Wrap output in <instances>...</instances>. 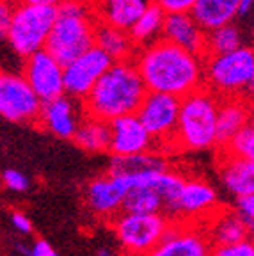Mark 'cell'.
I'll use <instances>...</instances> for the list:
<instances>
[{"label":"cell","instance_id":"obj_37","mask_svg":"<svg viewBox=\"0 0 254 256\" xmlns=\"http://www.w3.org/2000/svg\"><path fill=\"white\" fill-rule=\"evenodd\" d=\"M14 4H41V6H59L64 0H12Z\"/></svg>","mask_w":254,"mask_h":256},{"label":"cell","instance_id":"obj_36","mask_svg":"<svg viewBox=\"0 0 254 256\" xmlns=\"http://www.w3.org/2000/svg\"><path fill=\"white\" fill-rule=\"evenodd\" d=\"M11 224L12 228L22 235H30L32 233V222L24 212H12L11 214Z\"/></svg>","mask_w":254,"mask_h":256},{"label":"cell","instance_id":"obj_12","mask_svg":"<svg viewBox=\"0 0 254 256\" xmlns=\"http://www.w3.org/2000/svg\"><path fill=\"white\" fill-rule=\"evenodd\" d=\"M22 73L38 92L41 102H50L64 94V64L59 62L46 48L24 59Z\"/></svg>","mask_w":254,"mask_h":256},{"label":"cell","instance_id":"obj_40","mask_svg":"<svg viewBox=\"0 0 254 256\" xmlns=\"http://www.w3.org/2000/svg\"><path fill=\"white\" fill-rule=\"evenodd\" d=\"M247 96H249V98H254V76H252V80H250L249 89H247Z\"/></svg>","mask_w":254,"mask_h":256},{"label":"cell","instance_id":"obj_33","mask_svg":"<svg viewBox=\"0 0 254 256\" xmlns=\"http://www.w3.org/2000/svg\"><path fill=\"white\" fill-rule=\"evenodd\" d=\"M16 248H18V251L24 256H59V252L43 238H38L36 242L32 244V248H25V246H22V244H18Z\"/></svg>","mask_w":254,"mask_h":256},{"label":"cell","instance_id":"obj_19","mask_svg":"<svg viewBox=\"0 0 254 256\" xmlns=\"http://www.w3.org/2000/svg\"><path fill=\"white\" fill-rule=\"evenodd\" d=\"M218 174L224 187L236 198L254 194V158L234 156L220 152Z\"/></svg>","mask_w":254,"mask_h":256},{"label":"cell","instance_id":"obj_17","mask_svg":"<svg viewBox=\"0 0 254 256\" xmlns=\"http://www.w3.org/2000/svg\"><path fill=\"white\" fill-rule=\"evenodd\" d=\"M215 212H218V198L210 184L199 178H187L180 200V220L206 222Z\"/></svg>","mask_w":254,"mask_h":256},{"label":"cell","instance_id":"obj_26","mask_svg":"<svg viewBox=\"0 0 254 256\" xmlns=\"http://www.w3.org/2000/svg\"><path fill=\"white\" fill-rule=\"evenodd\" d=\"M162 169H169V162L158 150H150L137 155L112 156L108 164L110 174H139V172L162 171Z\"/></svg>","mask_w":254,"mask_h":256},{"label":"cell","instance_id":"obj_10","mask_svg":"<svg viewBox=\"0 0 254 256\" xmlns=\"http://www.w3.org/2000/svg\"><path fill=\"white\" fill-rule=\"evenodd\" d=\"M114 64L108 54H105L100 46H91L89 50L68 62L64 66V89L66 94L76 100H86L102 76Z\"/></svg>","mask_w":254,"mask_h":256},{"label":"cell","instance_id":"obj_30","mask_svg":"<svg viewBox=\"0 0 254 256\" xmlns=\"http://www.w3.org/2000/svg\"><path fill=\"white\" fill-rule=\"evenodd\" d=\"M214 256H254V236H247L233 244L214 246Z\"/></svg>","mask_w":254,"mask_h":256},{"label":"cell","instance_id":"obj_16","mask_svg":"<svg viewBox=\"0 0 254 256\" xmlns=\"http://www.w3.org/2000/svg\"><path fill=\"white\" fill-rule=\"evenodd\" d=\"M124 188L114 174L98 176L86 188V204L96 217L114 219L123 212Z\"/></svg>","mask_w":254,"mask_h":256},{"label":"cell","instance_id":"obj_9","mask_svg":"<svg viewBox=\"0 0 254 256\" xmlns=\"http://www.w3.org/2000/svg\"><path fill=\"white\" fill-rule=\"evenodd\" d=\"M43 102L32 89L24 73L2 72L0 75V114L18 124L40 123Z\"/></svg>","mask_w":254,"mask_h":256},{"label":"cell","instance_id":"obj_18","mask_svg":"<svg viewBox=\"0 0 254 256\" xmlns=\"http://www.w3.org/2000/svg\"><path fill=\"white\" fill-rule=\"evenodd\" d=\"M250 121H252V107L249 96L240 94L220 98L217 116V148H224Z\"/></svg>","mask_w":254,"mask_h":256},{"label":"cell","instance_id":"obj_42","mask_svg":"<svg viewBox=\"0 0 254 256\" xmlns=\"http://www.w3.org/2000/svg\"><path fill=\"white\" fill-rule=\"evenodd\" d=\"M250 30H252V40H254V20H252V27H250Z\"/></svg>","mask_w":254,"mask_h":256},{"label":"cell","instance_id":"obj_13","mask_svg":"<svg viewBox=\"0 0 254 256\" xmlns=\"http://www.w3.org/2000/svg\"><path fill=\"white\" fill-rule=\"evenodd\" d=\"M84 118H86L84 102L64 92L54 100L44 102L38 126L59 139H73Z\"/></svg>","mask_w":254,"mask_h":256},{"label":"cell","instance_id":"obj_23","mask_svg":"<svg viewBox=\"0 0 254 256\" xmlns=\"http://www.w3.org/2000/svg\"><path fill=\"white\" fill-rule=\"evenodd\" d=\"M96 46L102 48L114 60L135 59L139 50V46L132 40L130 32L104 22H98L96 27Z\"/></svg>","mask_w":254,"mask_h":256},{"label":"cell","instance_id":"obj_3","mask_svg":"<svg viewBox=\"0 0 254 256\" xmlns=\"http://www.w3.org/2000/svg\"><path fill=\"white\" fill-rule=\"evenodd\" d=\"M98 22L92 0H64L44 48L66 66L96 44Z\"/></svg>","mask_w":254,"mask_h":256},{"label":"cell","instance_id":"obj_4","mask_svg":"<svg viewBox=\"0 0 254 256\" xmlns=\"http://www.w3.org/2000/svg\"><path fill=\"white\" fill-rule=\"evenodd\" d=\"M220 96L206 86L182 98L176 148L202 152L217 146V116Z\"/></svg>","mask_w":254,"mask_h":256},{"label":"cell","instance_id":"obj_6","mask_svg":"<svg viewBox=\"0 0 254 256\" xmlns=\"http://www.w3.org/2000/svg\"><path fill=\"white\" fill-rule=\"evenodd\" d=\"M252 76L254 46L244 44L233 52L206 59L204 86L220 98L247 94Z\"/></svg>","mask_w":254,"mask_h":256},{"label":"cell","instance_id":"obj_7","mask_svg":"<svg viewBox=\"0 0 254 256\" xmlns=\"http://www.w3.org/2000/svg\"><path fill=\"white\" fill-rule=\"evenodd\" d=\"M110 222L116 238L124 252L151 254V251L158 246V242L166 235L171 219L162 212H121Z\"/></svg>","mask_w":254,"mask_h":256},{"label":"cell","instance_id":"obj_24","mask_svg":"<svg viewBox=\"0 0 254 256\" xmlns=\"http://www.w3.org/2000/svg\"><path fill=\"white\" fill-rule=\"evenodd\" d=\"M110 121L86 114L73 142L88 153H107L110 150Z\"/></svg>","mask_w":254,"mask_h":256},{"label":"cell","instance_id":"obj_15","mask_svg":"<svg viewBox=\"0 0 254 256\" xmlns=\"http://www.w3.org/2000/svg\"><path fill=\"white\" fill-rule=\"evenodd\" d=\"M162 38L206 59L208 32L198 24V20L190 14V11L167 12Z\"/></svg>","mask_w":254,"mask_h":256},{"label":"cell","instance_id":"obj_27","mask_svg":"<svg viewBox=\"0 0 254 256\" xmlns=\"http://www.w3.org/2000/svg\"><path fill=\"white\" fill-rule=\"evenodd\" d=\"M166 16L167 12L160 8L158 4L151 2L150 8L140 14V18L132 25L130 32L132 40L139 48L146 46L158 41L164 34V25H166Z\"/></svg>","mask_w":254,"mask_h":256},{"label":"cell","instance_id":"obj_5","mask_svg":"<svg viewBox=\"0 0 254 256\" xmlns=\"http://www.w3.org/2000/svg\"><path fill=\"white\" fill-rule=\"evenodd\" d=\"M57 18V6L41 4H14L11 24L4 40L11 52L20 59L46 46L48 36Z\"/></svg>","mask_w":254,"mask_h":256},{"label":"cell","instance_id":"obj_11","mask_svg":"<svg viewBox=\"0 0 254 256\" xmlns=\"http://www.w3.org/2000/svg\"><path fill=\"white\" fill-rule=\"evenodd\" d=\"M206 230L192 220H171L164 238L150 256H214Z\"/></svg>","mask_w":254,"mask_h":256},{"label":"cell","instance_id":"obj_29","mask_svg":"<svg viewBox=\"0 0 254 256\" xmlns=\"http://www.w3.org/2000/svg\"><path fill=\"white\" fill-rule=\"evenodd\" d=\"M220 152L244 158H254V118L238 136H234L224 148H220Z\"/></svg>","mask_w":254,"mask_h":256},{"label":"cell","instance_id":"obj_28","mask_svg":"<svg viewBox=\"0 0 254 256\" xmlns=\"http://www.w3.org/2000/svg\"><path fill=\"white\" fill-rule=\"evenodd\" d=\"M242 30L234 24H228L224 27H218L215 30L208 32V48L206 59L214 56H222V54L233 52L236 48L244 46Z\"/></svg>","mask_w":254,"mask_h":256},{"label":"cell","instance_id":"obj_2","mask_svg":"<svg viewBox=\"0 0 254 256\" xmlns=\"http://www.w3.org/2000/svg\"><path fill=\"white\" fill-rule=\"evenodd\" d=\"M146 94L148 88L135 60H114L84 100V108L88 116L112 121L137 114Z\"/></svg>","mask_w":254,"mask_h":256},{"label":"cell","instance_id":"obj_1","mask_svg":"<svg viewBox=\"0 0 254 256\" xmlns=\"http://www.w3.org/2000/svg\"><path fill=\"white\" fill-rule=\"evenodd\" d=\"M134 60L148 91L185 98L204 88L206 59L167 41L166 38L139 48Z\"/></svg>","mask_w":254,"mask_h":256},{"label":"cell","instance_id":"obj_25","mask_svg":"<svg viewBox=\"0 0 254 256\" xmlns=\"http://www.w3.org/2000/svg\"><path fill=\"white\" fill-rule=\"evenodd\" d=\"M187 178L172 169L158 171L153 180V187L162 198V214L171 220H180V200Z\"/></svg>","mask_w":254,"mask_h":256},{"label":"cell","instance_id":"obj_8","mask_svg":"<svg viewBox=\"0 0 254 256\" xmlns=\"http://www.w3.org/2000/svg\"><path fill=\"white\" fill-rule=\"evenodd\" d=\"M180 110H182V98L167 92L148 91L146 98L140 104L137 116L153 137L155 150L158 152L164 153L167 150L176 148Z\"/></svg>","mask_w":254,"mask_h":256},{"label":"cell","instance_id":"obj_34","mask_svg":"<svg viewBox=\"0 0 254 256\" xmlns=\"http://www.w3.org/2000/svg\"><path fill=\"white\" fill-rule=\"evenodd\" d=\"M166 12H188L196 0H153Z\"/></svg>","mask_w":254,"mask_h":256},{"label":"cell","instance_id":"obj_22","mask_svg":"<svg viewBox=\"0 0 254 256\" xmlns=\"http://www.w3.org/2000/svg\"><path fill=\"white\" fill-rule=\"evenodd\" d=\"M204 226H206V233L214 246L233 244V242H238L247 236H252L247 224L244 222L242 216L236 210L234 212L218 210L204 222Z\"/></svg>","mask_w":254,"mask_h":256},{"label":"cell","instance_id":"obj_39","mask_svg":"<svg viewBox=\"0 0 254 256\" xmlns=\"http://www.w3.org/2000/svg\"><path fill=\"white\" fill-rule=\"evenodd\" d=\"M96 256H116V254L110 251V249H100V251L96 252Z\"/></svg>","mask_w":254,"mask_h":256},{"label":"cell","instance_id":"obj_41","mask_svg":"<svg viewBox=\"0 0 254 256\" xmlns=\"http://www.w3.org/2000/svg\"><path fill=\"white\" fill-rule=\"evenodd\" d=\"M123 256H150V254H139V252H124Z\"/></svg>","mask_w":254,"mask_h":256},{"label":"cell","instance_id":"obj_20","mask_svg":"<svg viewBox=\"0 0 254 256\" xmlns=\"http://www.w3.org/2000/svg\"><path fill=\"white\" fill-rule=\"evenodd\" d=\"M153 0H92L100 22L130 30Z\"/></svg>","mask_w":254,"mask_h":256},{"label":"cell","instance_id":"obj_21","mask_svg":"<svg viewBox=\"0 0 254 256\" xmlns=\"http://www.w3.org/2000/svg\"><path fill=\"white\" fill-rule=\"evenodd\" d=\"M242 0H196L190 14L206 32L233 24L240 16Z\"/></svg>","mask_w":254,"mask_h":256},{"label":"cell","instance_id":"obj_32","mask_svg":"<svg viewBox=\"0 0 254 256\" xmlns=\"http://www.w3.org/2000/svg\"><path fill=\"white\" fill-rule=\"evenodd\" d=\"M234 210L242 216L244 222L247 224L250 235L254 236V194L236 198V206H234Z\"/></svg>","mask_w":254,"mask_h":256},{"label":"cell","instance_id":"obj_14","mask_svg":"<svg viewBox=\"0 0 254 256\" xmlns=\"http://www.w3.org/2000/svg\"><path fill=\"white\" fill-rule=\"evenodd\" d=\"M110 153L112 156H126L155 150V140L150 136L137 114L110 121Z\"/></svg>","mask_w":254,"mask_h":256},{"label":"cell","instance_id":"obj_38","mask_svg":"<svg viewBox=\"0 0 254 256\" xmlns=\"http://www.w3.org/2000/svg\"><path fill=\"white\" fill-rule=\"evenodd\" d=\"M254 9V0H242V6H240V18L247 16Z\"/></svg>","mask_w":254,"mask_h":256},{"label":"cell","instance_id":"obj_31","mask_svg":"<svg viewBox=\"0 0 254 256\" xmlns=\"http://www.w3.org/2000/svg\"><path fill=\"white\" fill-rule=\"evenodd\" d=\"M2 182H4V187L11 192H25L30 187L28 178L18 169H6L2 172Z\"/></svg>","mask_w":254,"mask_h":256},{"label":"cell","instance_id":"obj_35","mask_svg":"<svg viewBox=\"0 0 254 256\" xmlns=\"http://www.w3.org/2000/svg\"><path fill=\"white\" fill-rule=\"evenodd\" d=\"M12 8H14V2H12V0H2V2H0V36H2V40H4L6 34H8L9 24H11Z\"/></svg>","mask_w":254,"mask_h":256}]
</instances>
